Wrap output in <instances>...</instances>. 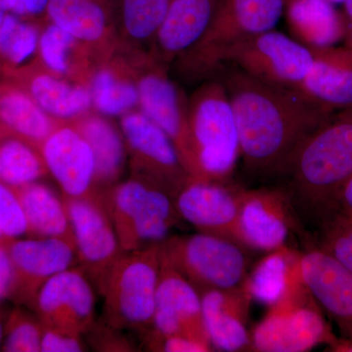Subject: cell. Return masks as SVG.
I'll return each instance as SVG.
<instances>
[{
	"label": "cell",
	"mask_w": 352,
	"mask_h": 352,
	"mask_svg": "<svg viewBox=\"0 0 352 352\" xmlns=\"http://www.w3.org/2000/svg\"><path fill=\"white\" fill-rule=\"evenodd\" d=\"M219 78L232 106L248 170L285 173L302 143L333 115L294 88L263 82L230 67Z\"/></svg>",
	"instance_id": "obj_1"
},
{
	"label": "cell",
	"mask_w": 352,
	"mask_h": 352,
	"mask_svg": "<svg viewBox=\"0 0 352 352\" xmlns=\"http://www.w3.org/2000/svg\"><path fill=\"white\" fill-rule=\"evenodd\" d=\"M303 208L320 222L337 212L352 176V106L339 110L302 143L287 168Z\"/></svg>",
	"instance_id": "obj_2"
},
{
	"label": "cell",
	"mask_w": 352,
	"mask_h": 352,
	"mask_svg": "<svg viewBox=\"0 0 352 352\" xmlns=\"http://www.w3.org/2000/svg\"><path fill=\"white\" fill-rule=\"evenodd\" d=\"M284 6L285 0H220L203 36L177 58L182 73L198 78L214 76L234 46L274 30Z\"/></svg>",
	"instance_id": "obj_3"
},
{
	"label": "cell",
	"mask_w": 352,
	"mask_h": 352,
	"mask_svg": "<svg viewBox=\"0 0 352 352\" xmlns=\"http://www.w3.org/2000/svg\"><path fill=\"white\" fill-rule=\"evenodd\" d=\"M100 193L124 252L163 242L182 220L175 197L146 178L132 175Z\"/></svg>",
	"instance_id": "obj_4"
},
{
	"label": "cell",
	"mask_w": 352,
	"mask_h": 352,
	"mask_svg": "<svg viewBox=\"0 0 352 352\" xmlns=\"http://www.w3.org/2000/svg\"><path fill=\"white\" fill-rule=\"evenodd\" d=\"M161 259V243L120 256L100 294L104 300L101 320L142 338L151 330Z\"/></svg>",
	"instance_id": "obj_5"
},
{
	"label": "cell",
	"mask_w": 352,
	"mask_h": 352,
	"mask_svg": "<svg viewBox=\"0 0 352 352\" xmlns=\"http://www.w3.org/2000/svg\"><path fill=\"white\" fill-rule=\"evenodd\" d=\"M197 157L208 179L229 180L240 156L232 106L219 76L204 83L188 102Z\"/></svg>",
	"instance_id": "obj_6"
},
{
	"label": "cell",
	"mask_w": 352,
	"mask_h": 352,
	"mask_svg": "<svg viewBox=\"0 0 352 352\" xmlns=\"http://www.w3.org/2000/svg\"><path fill=\"white\" fill-rule=\"evenodd\" d=\"M300 275L251 333V351L307 352L337 336Z\"/></svg>",
	"instance_id": "obj_7"
},
{
	"label": "cell",
	"mask_w": 352,
	"mask_h": 352,
	"mask_svg": "<svg viewBox=\"0 0 352 352\" xmlns=\"http://www.w3.org/2000/svg\"><path fill=\"white\" fill-rule=\"evenodd\" d=\"M161 245L166 261L200 294L240 288L249 274L248 250L235 241L198 232L166 238Z\"/></svg>",
	"instance_id": "obj_8"
},
{
	"label": "cell",
	"mask_w": 352,
	"mask_h": 352,
	"mask_svg": "<svg viewBox=\"0 0 352 352\" xmlns=\"http://www.w3.org/2000/svg\"><path fill=\"white\" fill-rule=\"evenodd\" d=\"M135 73L139 110L170 138L189 175L196 179H208L197 157L190 129L188 103L168 78L166 66L147 55L136 63Z\"/></svg>",
	"instance_id": "obj_9"
},
{
	"label": "cell",
	"mask_w": 352,
	"mask_h": 352,
	"mask_svg": "<svg viewBox=\"0 0 352 352\" xmlns=\"http://www.w3.org/2000/svg\"><path fill=\"white\" fill-rule=\"evenodd\" d=\"M75 238L78 265L101 294L109 272L124 254L99 190L63 196Z\"/></svg>",
	"instance_id": "obj_10"
},
{
	"label": "cell",
	"mask_w": 352,
	"mask_h": 352,
	"mask_svg": "<svg viewBox=\"0 0 352 352\" xmlns=\"http://www.w3.org/2000/svg\"><path fill=\"white\" fill-rule=\"evenodd\" d=\"M314 63L309 47L271 30L234 46L223 67L231 64L261 82L298 89Z\"/></svg>",
	"instance_id": "obj_11"
},
{
	"label": "cell",
	"mask_w": 352,
	"mask_h": 352,
	"mask_svg": "<svg viewBox=\"0 0 352 352\" xmlns=\"http://www.w3.org/2000/svg\"><path fill=\"white\" fill-rule=\"evenodd\" d=\"M120 124L132 175L156 183L176 197L193 177L170 138L138 109L122 116Z\"/></svg>",
	"instance_id": "obj_12"
},
{
	"label": "cell",
	"mask_w": 352,
	"mask_h": 352,
	"mask_svg": "<svg viewBox=\"0 0 352 352\" xmlns=\"http://www.w3.org/2000/svg\"><path fill=\"white\" fill-rule=\"evenodd\" d=\"M14 283L10 302L34 310L43 285L78 265L75 245L58 238H19L8 242Z\"/></svg>",
	"instance_id": "obj_13"
},
{
	"label": "cell",
	"mask_w": 352,
	"mask_h": 352,
	"mask_svg": "<svg viewBox=\"0 0 352 352\" xmlns=\"http://www.w3.org/2000/svg\"><path fill=\"white\" fill-rule=\"evenodd\" d=\"M243 190L229 180L191 178L175 197L176 210L198 232L238 243Z\"/></svg>",
	"instance_id": "obj_14"
},
{
	"label": "cell",
	"mask_w": 352,
	"mask_h": 352,
	"mask_svg": "<svg viewBox=\"0 0 352 352\" xmlns=\"http://www.w3.org/2000/svg\"><path fill=\"white\" fill-rule=\"evenodd\" d=\"M298 223L291 198L279 189L243 190L237 241L247 250L271 252L287 245Z\"/></svg>",
	"instance_id": "obj_15"
},
{
	"label": "cell",
	"mask_w": 352,
	"mask_h": 352,
	"mask_svg": "<svg viewBox=\"0 0 352 352\" xmlns=\"http://www.w3.org/2000/svg\"><path fill=\"white\" fill-rule=\"evenodd\" d=\"M94 289L85 271L73 266L43 285L32 311L43 325L85 336L96 320Z\"/></svg>",
	"instance_id": "obj_16"
},
{
	"label": "cell",
	"mask_w": 352,
	"mask_h": 352,
	"mask_svg": "<svg viewBox=\"0 0 352 352\" xmlns=\"http://www.w3.org/2000/svg\"><path fill=\"white\" fill-rule=\"evenodd\" d=\"M305 286L322 311L337 324L340 337L352 339V272L318 245L300 252Z\"/></svg>",
	"instance_id": "obj_17"
},
{
	"label": "cell",
	"mask_w": 352,
	"mask_h": 352,
	"mask_svg": "<svg viewBox=\"0 0 352 352\" xmlns=\"http://www.w3.org/2000/svg\"><path fill=\"white\" fill-rule=\"evenodd\" d=\"M148 333L184 335L210 344L204 325L201 294L163 254L153 326Z\"/></svg>",
	"instance_id": "obj_18"
},
{
	"label": "cell",
	"mask_w": 352,
	"mask_h": 352,
	"mask_svg": "<svg viewBox=\"0 0 352 352\" xmlns=\"http://www.w3.org/2000/svg\"><path fill=\"white\" fill-rule=\"evenodd\" d=\"M41 152L62 195L80 197L94 190V152L73 122H61L44 141Z\"/></svg>",
	"instance_id": "obj_19"
},
{
	"label": "cell",
	"mask_w": 352,
	"mask_h": 352,
	"mask_svg": "<svg viewBox=\"0 0 352 352\" xmlns=\"http://www.w3.org/2000/svg\"><path fill=\"white\" fill-rule=\"evenodd\" d=\"M1 78L23 88L58 122H74L94 107L91 92L87 83L54 75L43 68L38 59Z\"/></svg>",
	"instance_id": "obj_20"
},
{
	"label": "cell",
	"mask_w": 352,
	"mask_h": 352,
	"mask_svg": "<svg viewBox=\"0 0 352 352\" xmlns=\"http://www.w3.org/2000/svg\"><path fill=\"white\" fill-rule=\"evenodd\" d=\"M201 300L204 325L214 351H251L247 325L252 300L244 286L204 292Z\"/></svg>",
	"instance_id": "obj_21"
},
{
	"label": "cell",
	"mask_w": 352,
	"mask_h": 352,
	"mask_svg": "<svg viewBox=\"0 0 352 352\" xmlns=\"http://www.w3.org/2000/svg\"><path fill=\"white\" fill-rule=\"evenodd\" d=\"M220 0H173L153 39L151 56L168 66L189 50L210 25Z\"/></svg>",
	"instance_id": "obj_22"
},
{
	"label": "cell",
	"mask_w": 352,
	"mask_h": 352,
	"mask_svg": "<svg viewBox=\"0 0 352 352\" xmlns=\"http://www.w3.org/2000/svg\"><path fill=\"white\" fill-rule=\"evenodd\" d=\"M314 63L298 89L336 112L352 106V47L311 50Z\"/></svg>",
	"instance_id": "obj_23"
},
{
	"label": "cell",
	"mask_w": 352,
	"mask_h": 352,
	"mask_svg": "<svg viewBox=\"0 0 352 352\" xmlns=\"http://www.w3.org/2000/svg\"><path fill=\"white\" fill-rule=\"evenodd\" d=\"M72 122L94 152V189H107L120 182L127 160L126 141L120 129L99 113H88Z\"/></svg>",
	"instance_id": "obj_24"
},
{
	"label": "cell",
	"mask_w": 352,
	"mask_h": 352,
	"mask_svg": "<svg viewBox=\"0 0 352 352\" xmlns=\"http://www.w3.org/2000/svg\"><path fill=\"white\" fill-rule=\"evenodd\" d=\"M62 122L48 115L23 88L1 78L0 124L7 135L41 145Z\"/></svg>",
	"instance_id": "obj_25"
},
{
	"label": "cell",
	"mask_w": 352,
	"mask_h": 352,
	"mask_svg": "<svg viewBox=\"0 0 352 352\" xmlns=\"http://www.w3.org/2000/svg\"><path fill=\"white\" fill-rule=\"evenodd\" d=\"M15 190L24 208L28 235L58 238L75 245L63 195L60 197L52 187L41 180Z\"/></svg>",
	"instance_id": "obj_26"
},
{
	"label": "cell",
	"mask_w": 352,
	"mask_h": 352,
	"mask_svg": "<svg viewBox=\"0 0 352 352\" xmlns=\"http://www.w3.org/2000/svg\"><path fill=\"white\" fill-rule=\"evenodd\" d=\"M292 32L310 50L331 47L346 34L344 19L326 0H285Z\"/></svg>",
	"instance_id": "obj_27"
},
{
	"label": "cell",
	"mask_w": 352,
	"mask_h": 352,
	"mask_svg": "<svg viewBox=\"0 0 352 352\" xmlns=\"http://www.w3.org/2000/svg\"><path fill=\"white\" fill-rule=\"evenodd\" d=\"M48 20L94 52L110 46L107 14L95 0H50Z\"/></svg>",
	"instance_id": "obj_28"
},
{
	"label": "cell",
	"mask_w": 352,
	"mask_h": 352,
	"mask_svg": "<svg viewBox=\"0 0 352 352\" xmlns=\"http://www.w3.org/2000/svg\"><path fill=\"white\" fill-rule=\"evenodd\" d=\"M300 275V252L287 245L268 252L249 271L243 286L252 300L271 307L288 293Z\"/></svg>",
	"instance_id": "obj_29"
},
{
	"label": "cell",
	"mask_w": 352,
	"mask_h": 352,
	"mask_svg": "<svg viewBox=\"0 0 352 352\" xmlns=\"http://www.w3.org/2000/svg\"><path fill=\"white\" fill-rule=\"evenodd\" d=\"M92 106L104 117H120L138 107L135 67L107 62L95 67L88 80Z\"/></svg>",
	"instance_id": "obj_30"
},
{
	"label": "cell",
	"mask_w": 352,
	"mask_h": 352,
	"mask_svg": "<svg viewBox=\"0 0 352 352\" xmlns=\"http://www.w3.org/2000/svg\"><path fill=\"white\" fill-rule=\"evenodd\" d=\"M91 52L78 39L52 23L41 29L38 61L43 68L54 75L88 85L94 69L90 66Z\"/></svg>",
	"instance_id": "obj_31"
},
{
	"label": "cell",
	"mask_w": 352,
	"mask_h": 352,
	"mask_svg": "<svg viewBox=\"0 0 352 352\" xmlns=\"http://www.w3.org/2000/svg\"><path fill=\"white\" fill-rule=\"evenodd\" d=\"M41 29L32 20L6 14L0 23V76L38 59Z\"/></svg>",
	"instance_id": "obj_32"
},
{
	"label": "cell",
	"mask_w": 352,
	"mask_h": 352,
	"mask_svg": "<svg viewBox=\"0 0 352 352\" xmlns=\"http://www.w3.org/2000/svg\"><path fill=\"white\" fill-rule=\"evenodd\" d=\"M47 175L38 148L15 136H6L0 141V182L19 188Z\"/></svg>",
	"instance_id": "obj_33"
},
{
	"label": "cell",
	"mask_w": 352,
	"mask_h": 352,
	"mask_svg": "<svg viewBox=\"0 0 352 352\" xmlns=\"http://www.w3.org/2000/svg\"><path fill=\"white\" fill-rule=\"evenodd\" d=\"M173 0H122V27L133 43H152Z\"/></svg>",
	"instance_id": "obj_34"
},
{
	"label": "cell",
	"mask_w": 352,
	"mask_h": 352,
	"mask_svg": "<svg viewBox=\"0 0 352 352\" xmlns=\"http://www.w3.org/2000/svg\"><path fill=\"white\" fill-rule=\"evenodd\" d=\"M43 324L32 310L15 305L7 315L0 351L41 352Z\"/></svg>",
	"instance_id": "obj_35"
},
{
	"label": "cell",
	"mask_w": 352,
	"mask_h": 352,
	"mask_svg": "<svg viewBox=\"0 0 352 352\" xmlns=\"http://www.w3.org/2000/svg\"><path fill=\"white\" fill-rule=\"evenodd\" d=\"M319 247L352 272V217L335 212L319 222Z\"/></svg>",
	"instance_id": "obj_36"
},
{
	"label": "cell",
	"mask_w": 352,
	"mask_h": 352,
	"mask_svg": "<svg viewBox=\"0 0 352 352\" xmlns=\"http://www.w3.org/2000/svg\"><path fill=\"white\" fill-rule=\"evenodd\" d=\"M0 231L7 240L28 235L27 219L15 188L0 182Z\"/></svg>",
	"instance_id": "obj_37"
},
{
	"label": "cell",
	"mask_w": 352,
	"mask_h": 352,
	"mask_svg": "<svg viewBox=\"0 0 352 352\" xmlns=\"http://www.w3.org/2000/svg\"><path fill=\"white\" fill-rule=\"evenodd\" d=\"M85 337H87L88 344L96 351H136L135 344L127 337L126 331L113 327L101 319L94 321Z\"/></svg>",
	"instance_id": "obj_38"
},
{
	"label": "cell",
	"mask_w": 352,
	"mask_h": 352,
	"mask_svg": "<svg viewBox=\"0 0 352 352\" xmlns=\"http://www.w3.org/2000/svg\"><path fill=\"white\" fill-rule=\"evenodd\" d=\"M146 349L159 352H210L214 349L210 344L184 335H155L146 333L142 338Z\"/></svg>",
	"instance_id": "obj_39"
},
{
	"label": "cell",
	"mask_w": 352,
	"mask_h": 352,
	"mask_svg": "<svg viewBox=\"0 0 352 352\" xmlns=\"http://www.w3.org/2000/svg\"><path fill=\"white\" fill-rule=\"evenodd\" d=\"M85 336L65 329L43 325L41 351L82 352L85 349Z\"/></svg>",
	"instance_id": "obj_40"
},
{
	"label": "cell",
	"mask_w": 352,
	"mask_h": 352,
	"mask_svg": "<svg viewBox=\"0 0 352 352\" xmlns=\"http://www.w3.org/2000/svg\"><path fill=\"white\" fill-rule=\"evenodd\" d=\"M8 242H0V305L10 300L13 289L14 270Z\"/></svg>",
	"instance_id": "obj_41"
},
{
	"label": "cell",
	"mask_w": 352,
	"mask_h": 352,
	"mask_svg": "<svg viewBox=\"0 0 352 352\" xmlns=\"http://www.w3.org/2000/svg\"><path fill=\"white\" fill-rule=\"evenodd\" d=\"M48 2L50 0H17L11 13L23 19L31 20L46 12Z\"/></svg>",
	"instance_id": "obj_42"
},
{
	"label": "cell",
	"mask_w": 352,
	"mask_h": 352,
	"mask_svg": "<svg viewBox=\"0 0 352 352\" xmlns=\"http://www.w3.org/2000/svg\"><path fill=\"white\" fill-rule=\"evenodd\" d=\"M337 212H342L352 217V176L340 193L338 201Z\"/></svg>",
	"instance_id": "obj_43"
},
{
	"label": "cell",
	"mask_w": 352,
	"mask_h": 352,
	"mask_svg": "<svg viewBox=\"0 0 352 352\" xmlns=\"http://www.w3.org/2000/svg\"><path fill=\"white\" fill-rule=\"evenodd\" d=\"M325 351L330 352H352V339L344 337H336L326 346Z\"/></svg>",
	"instance_id": "obj_44"
},
{
	"label": "cell",
	"mask_w": 352,
	"mask_h": 352,
	"mask_svg": "<svg viewBox=\"0 0 352 352\" xmlns=\"http://www.w3.org/2000/svg\"><path fill=\"white\" fill-rule=\"evenodd\" d=\"M9 308L6 305H0V347H1L2 340H3L4 328H6V323L7 315H8Z\"/></svg>",
	"instance_id": "obj_45"
},
{
	"label": "cell",
	"mask_w": 352,
	"mask_h": 352,
	"mask_svg": "<svg viewBox=\"0 0 352 352\" xmlns=\"http://www.w3.org/2000/svg\"><path fill=\"white\" fill-rule=\"evenodd\" d=\"M344 3V7H346V15L349 16L352 22V0H346Z\"/></svg>",
	"instance_id": "obj_46"
},
{
	"label": "cell",
	"mask_w": 352,
	"mask_h": 352,
	"mask_svg": "<svg viewBox=\"0 0 352 352\" xmlns=\"http://www.w3.org/2000/svg\"><path fill=\"white\" fill-rule=\"evenodd\" d=\"M7 135V133L6 131H4L3 127L1 126V124H0V141L2 140V139L6 138Z\"/></svg>",
	"instance_id": "obj_47"
},
{
	"label": "cell",
	"mask_w": 352,
	"mask_h": 352,
	"mask_svg": "<svg viewBox=\"0 0 352 352\" xmlns=\"http://www.w3.org/2000/svg\"><path fill=\"white\" fill-rule=\"evenodd\" d=\"M6 12H4L3 10H2L1 8H0V23H1V21L4 19V17L6 16Z\"/></svg>",
	"instance_id": "obj_48"
},
{
	"label": "cell",
	"mask_w": 352,
	"mask_h": 352,
	"mask_svg": "<svg viewBox=\"0 0 352 352\" xmlns=\"http://www.w3.org/2000/svg\"><path fill=\"white\" fill-rule=\"evenodd\" d=\"M326 1L332 2V3H344L346 0H326Z\"/></svg>",
	"instance_id": "obj_49"
},
{
	"label": "cell",
	"mask_w": 352,
	"mask_h": 352,
	"mask_svg": "<svg viewBox=\"0 0 352 352\" xmlns=\"http://www.w3.org/2000/svg\"><path fill=\"white\" fill-rule=\"evenodd\" d=\"M0 242H8V240L4 237L3 234L1 233V231H0Z\"/></svg>",
	"instance_id": "obj_50"
},
{
	"label": "cell",
	"mask_w": 352,
	"mask_h": 352,
	"mask_svg": "<svg viewBox=\"0 0 352 352\" xmlns=\"http://www.w3.org/2000/svg\"><path fill=\"white\" fill-rule=\"evenodd\" d=\"M0 96H1V80H0Z\"/></svg>",
	"instance_id": "obj_51"
},
{
	"label": "cell",
	"mask_w": 352,
	"mask_h": 352,
	"mask_svg": "<svg viewBox=\"0 0 352 352\" xmlns=\"http://www.w3.org/2000/svg\"><path fill=\"white\" fill-rule=\"evenodd\" d=\"M349 46H351V47H352V32H351V45H349Z\"/></svg>",
	"instance_id": "obj_52"
}]
</instances>
